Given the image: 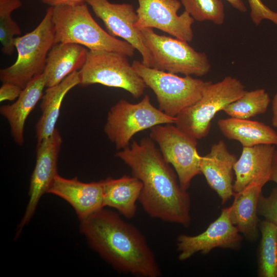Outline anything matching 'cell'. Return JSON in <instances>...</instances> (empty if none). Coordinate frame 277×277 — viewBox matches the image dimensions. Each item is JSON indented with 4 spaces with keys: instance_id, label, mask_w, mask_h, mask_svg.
Segmentation results:
<instances>
[{
    "instance_id": "1",
    "label": "cell",
    "mask_w": 277,
    "mask_h": 277,
    "mask_svg": "<svg viewBox=\"0 0 277 277\" xmlns=\"http://www.w3.org/2000/svg\"><path fill=\"white\" fill-rule=\"evenodd\" d=\"M143 184L138 200L151 217L188 227L191 222L190 198L154 141L143 137L115 155Z\"/></svg>"
},
{
    "instance_id": "2",
    "label": "cell",
    "mask_w": 277,
    "mask_h": 277,
    "mask_svg": "<svg viewBox=\"0 0 277 277\" xmlns=\"http://www.w3.org/2000/svg\"><path fill=\"white\" fill-rule=\"evenodd\" d=\"M80 222L89 245L117 270L143 277L161 274L145 236L117 213L103 208Z\"/></svg>"
},
{
    "instance_id": "3",
    "label": "cell",
    "mask_w": 277,
    "mask_h": 277,
    "mask_svg": "<svg viewBox=\"0 0 277 277\" xmlns=\"http://www.w3.org/2000/svg\"><path fill=\"white\" fill-rule=\"evenodd\" d=\"M55 44H76L89 50H104L131 57L135 49L125 41L116 38L94 19L85 3L53 7Z\"/></svg>"
},
{
    "instance_id": "4",
    "label": "cell",
    "mask_w": 277,
    "mask_h": 277,
    "mask_svg": "<svg viewBox=\"0 0 277 277\" xmlns=\"http://www.w3.org/2000/svg\"><path fill=\"white\" fill-rule=\"evenodd\" d=\"M53 7H49L38 26L23 36L14 38L17 56L15 62L0 70V80L23 89L35 75L43 73L48 54L55 44Z\"/></svg>"
},
{
    "instance_id": "5",
    "label": "cell",
    "mask_w": 277,
    "mask_h": 277,
    "mask_svg": "<svg viewBox=\"0 0 277 277\" xmlns=\"http://www.w3.org/2000/svg\"><path fill=\"white\" fill-rule=\"evenodd\" d=\"M245 91L242 82L232 76H226L216 83L208 81L201 97L175 117V125L196 140L202 139L208 135L216 114Z\"/></svg>"
},
{
    "instance_id": "6",
    "label": "cell",
    "mask_w": 277,
    "mask_h": 277,
    "mask_svg": "<svg viewBox=\"0 0 277 277\" xmlns=\"http://www.w3.org/2000/svg\"><path fill=\"white\" fill-rule=\"evenodd\" d=\"M131 65L146 86L155 94L159 109L173 117L201 97L208 83L190 75L180 76L155 69L136 60Z\"/></svg>"
},
{
    "instance_id": "7",
    "label": "cell",
    "mask_w": 277,
    "mask_h": 277,
    "mask_svg": "<svg viewBox=\"0 0 277 277\" xmlns=\"http://www.w3.org/2000/svg\"><path fill=\"white\" fill-rule=\"evenodd\" d=\"M140 30L152 59L151 68L196 76H204L210 71L211 66L207 55L196 51L188 42L158 34L152 28Z\"/></svg>"
},
{
    "instance_id": "8",
    "label": "cell",
    "mask_w": 277,
    "mask_h": 277,
    "mask_svg": "<svg viewBox=\"0 0 277 277\" xmlns=\"http://www.w3.org/2000/svg\"><path fill=\"white\" fill-rule=\"evenodd\" d=\"M175 117L170 116L155 107L148 95L135 104L121 99L110 109L104 132L117 150L130 146L137 132L161 124H175Z\"/></svg>"
},
{
    "instance_id": "9",
    "label": "cell",
    "mask_w": 277,
    "mask_h": 277,
    "mask_svg": "<svg viewBox=\"0 0 277 277\" xmlns=\"http://www.w3.org/2000/svg\"><path fill=\"white\" fill-rule=\"evenodd\" d=\"M127 56L104 50H89L86 62L78 71L80 85L93 84L123 89L138 98L147 87L128 62Z\"/></svg>"
},
{
    "instance_id": "10",
    "label": "cell",
    "mask_w": 277,
    "mask_h": 277,
    "mask_svg": "<svg viewBox=\"0 0 277 277\" xmlns=\"http://www.w3.org/2000/svg\"><path fill=\"white\" fill-rule=\"evenodd\" d=\"M150 137L174 168L181 187L187 191L192 179L201 174L197 140L172 124L154 126L150 129Z\"/></svg>"
},
{
    "instance_id": "11",
    "label": "cell",
    "mask_w": 277,
    "mask_h": 277,
    "mask_svg": "<svg viewBox=\"0 0 277 277\" xmlns=\"http://www.w3.org/2000/svg\"><path fill=\"white\" fill-rule=\"evenodd\" d=\"M136 9L138 29L150 28L164 31L175 38L188 42L192 41V25L194 19L184 11L179 15L182 4L178 0H137Z\"/></svg>"
},
{
    "instance_id": "12",
    "label": "cell",
    "mask_w": 277,
    "mask_h": 277,
    "mask_svg": "<svg viewBox=\"0 0 277 277\" xmlns=\"http://www.w3.org/2000/svg\"><path fill=\"white\" fill-rule=\"evenodd\" d=\"M62 141V136L56 128L50 136L37 144L35 165L30 177L29 200L18 225L15 238L30 221L40 199L44 193H47L54 177L58 174L57 164Z\"/></svg>"
},
{
    "instance_id": "13",
    "label": "cell",
    "mask_w": 277,
    "mask_h": 277,
    "mask_svg": "<svg viewBox=\"0 0 277 277\" xmlns=\"http://www.w3.org/2000/svg\"><path fill=\"white\" fill-rule=\"evenodd\" d=\"M86 3L103 21L111 35L120 37L131 44L140 53L142 62L152 67V59L144 45L141 31L134 26L137 15L132 5L112 3L108 0H86Z\"/></svg>"
},
{
    "instance_id": "14",
    "label": "cell",
    "mask_w": 277,
    "mask_h": 277,
    "mask_svg": "<svg viewBox=\"0 0 277 277\" xmlns=\"http://www.w3.org/2000/svg\"><path fill=\"white\" fill-rule=\"evenodd\" d=\"M242 238L229 215V208L222 210L220 216L202 233L196 235H179L177 238L179 259L185 261L197 252L209 253L215 248L238 249Z\"/></svg>"
},
{
    "instance_id": "15",
    "label": "cell",
    "mask_w": 277,
    "mask_h": 277,
    "mask_svg": "<svg viewBox=\"0 0 277 277\" xmlns=\"http://www.w3.org/2000/svg\"><path fill=\"white\" fill-rule=\"evenodd\" d=\"M47 193L58 196L69 203L80 220L105 207L102 180L84 183L76 177L68 179L57 174Z\"/></svg>"
},
{
    "instance_id": "16",
    "label": "cell",
    "mask_w": 277,
    "mask_h": 277,
    "mask_svg": "<svg viewBox=\"0 0 277 277\" xmlns=\"http://www.w3.org/2000/svg\"><path fill=\"white\" fill-rule=\"evenodd\" d=\"M238 159L228 149L225 142L213 144L210 152L202 156L200 168L210 187L218 194L222 203L234 195L233 171Z\"/></svg>"
},
{
    "instance_id": "17",
    "label": "cell",
    "mask_w": 277,
    "mask_h": 277,
    "mask_svg": "<svg viewBox=\"0 0 277 277\" xmlns=\"http://www.w3.org/2000/svg\"><path fill=\"white\" fill-rule=\"evenodd\" d=\"M275 147L264 144L243 147L233 167L235 176L233 186L234 193L242 191L252 183L264 186L270 181Z\"/></svg>"
},
{
    "instance_id": "18",
    "label": "cell",
    "mask_w": 277,
    "mask_h": 277,
    "mask_svg": "<svg viewBox=\"0 0 277 277\" xmlns=\"http://www.w3.org/2000/svg\"><path fill=\"white\" fill-rule=\"evenodd\" d=\"M46 78L44 73L35 75L22 90L17 100L0 108V113L8 122L15 142H24V126L27 118L43 95Z\"/></svg>"
},
{
    "instance_id": "19",
    "label": "cell",
    "mask_w": 277,
    "mask_h": 277,
    "mask_svg": "<svg viewBox=\"0 0 277 277\" xmlns=\"http://www.w3.org/2000/svg\"><path fill=\"white\" fill-rule=\"evenodd\" d=\"M87 48L73 43H58L50 50L43 73L46 87L61 83L71 73L78 71L84 66L88 52Z\"/></svg>"
},
{
    "instance_id": "20",
    "label": "cell",
    "mask_w": 277,
    "mask_h": 277,
    "mask_svg": "<svg viewBox=\"0 0 277 277\" xmlns=\"http://www.w3.org/2000/svg\"><path fill=\"white\" fill-rule=\"evenodd\" d=\"M264 186L252 183L234 193L229 208V218L240 233L248 241H256L259 235L258 203Z\"/></svg>"
},
{
    "instance_id": "21",
    "label": "cell",
    "mask_w": 277,
    "mask_h": 277,
    "mask_svg": "<svg viewBox=\"0 0 277 277\" xmlns=\"http://www.w3.org/2000/svg\"><path fill=\"white\" fill-rule=\"evenodd\" d=\"M80 83L78 71H75L59 84L47 87L40 104L42 115L35 125L37 144L53 133L65 96Z\"/></svg>"
},
{
    "instance_id": "22",
    "label": "cell",
    "mask_w": 277,
    "mask_h": 277,
    "mask_svg": "<svg viewBox=\"0 0 277 277\" xmlns=\"http://www.w3.org/2000/svg\"><path fill=\"white\" fill-rule=\"evenodd\" d=\"M218 127L226 138L238 141L243 147L258 145L277 146V133L263 123L233 117L220 119Z\"/></svg>"
},
{
    "instance_id": "23",
    "label": "cell",
    "mask_w": 277,
    "mask_h": 277,
    "mask_svg": "<svg viewBox=\"0 0 277 277\" xmlns=\"http://www.w3.org/2000/svg\"><path fill=\"white\" fill-rule=\"evenodd\" d=\"M105 206L116 209L127 219L133 217L136 211L143 184L134 176L124 175L118 179L108 177L102 180Z\"/></svg>"
},
{
    "instance_id": "24",
    "label": "cell",
    "mask_w": 277,
    "mask_h": 277,
    "mask_svg": "<svg viewBox=\"0 0 277 277\" xmlns=\"http://www.w3.org/2000/svg\"><path fill=\"white\" fill-rule=\"evenodd\" d=\"M276 229V225L266 220L259 224L261 234L258 255L259 277H277Z\"/></svg>"
},
{
    "instance_id": "25",
    "label": "cell",
    "mask_w": 277,
    "mask_h": 277,
    "mask_svg": "<svg viewBox=\"0 0 277 277\" xmlns=\"http://www.w3.org/2000/svg\"><path fill=\"white\" fill-rule=\"evenodd\" d=\"M270 103L268 93L263 88L245 91L239 98L229 104L223 110L230 117L249 119L265 113Z\"/></svg>"
},
{
    "instance_id": "26",
    "label": "cell",
    "mask_w": 277,
    "mask_h": 277,
    "mask_svg": "<svg viewBox=\"0 0 277 277\" xmlns=\"http://www.w3.org/2000/svg\"><path fill=\"white\" fill-rule=\"evenodd\" d=\"M22 6L20 0H0V41L2 51L11 55L15 49L14 36L20 35L21 31L17 24L13 19V11Z\"/></svg>"
},
{
    "instance_id": "27",
    "label": "cell",
    "mask_w": 277,
    "mask_h": 277,
    "mask_svg": "<svg viewBox=\"0 0 277 277\" xmlns=\"http://www.w3.org/2000/svg\"><path fill=\"white\" fill-rule=\"evenodd\" d=\"M185 11L198 22L211 21L218 25L225 18L224 5L221 0H180Z\"/></svg>"
},
{
    "instance_id": "28",
    "label": "cell",
    "mask_w": 277,
    "mask_h": 277,
    "mask_svg": "<svg viewBox=\"0 0 277 277\" xmlns=\"http://www.w3.org/2000/svg\"><path fill=\"white\" fill-rule=\"evenodd\" d=\"M258 215L277 225V186L267 196L260 194L258 203Z\"/></svg>"
},
{
    "instance_id": "29",
    "label": "cell",
    "mask_w": 277,
    "mask_h": 277,
    "mask_svg": "<svg viewBox=\"0 0 277 277\" xmlns=\"http://www.w3.org/2000/svg\"><path fill=\"white\" fill-rule=\"evenodd\" d=\"M250 8V18L256 26L267 19L277 25V12L269 9L261 0H248Z\"/></svg>"
},
{
    "instance_id": "30",
    "label": "cell",
    "mask_w": 277,
    "mask_h": 277,
    "mask_svg": "<svg viewBox=\"0 0 277 277\" xmlns=\"http://www.w3.org/2000/svg\"><path fill=\"white\" fill-rule=\"evenodd\" d=\"M23 89L19 86L9 83L3 82L0 88V101H13L17 98Z\"/></svg>"
},
{
    "instance_id": "31",
    "label": "cell",
    "mask_w": 277,
    "mask_h": 277,
    "mask_svg": "<svg viewBox=\"0 0 277 277\" xmlns=\"http://www.w3.org/2000/svg\"><path fill=\"white\" fill-rule=\"evenodd\" d=\"M44 4L54 7L62 5H78L86 3V0H42Z\"/></svg>"
},
{
    "instance_id": "32",
    "label": "cell",
    "mask_w": 277,
    "mask_h": 277,
    "mask_svg": "<svg viewBox=\"0 0 277 277\" xmlns=\"http://www.w3.org/2000/svg\"><path fill=\"white\" fill-rule=\"evenodd\" d=\"M270 181H272L277 184V150L276 149L273 157L271 172Z\"/></svg>"
},
{
    "instance_id": "33",
    "label": "cell",
    "mask_w": 277,
    "mask_h": 277,
    "mask_svg": "<svg viewBox=\"0 0 277 277\" xmlns=\"http://www.w3.org/2000/svg\"><path fill=\"white\" fill-rule=\"evenodd\" d=\"M272 124L277 129V92L275 93L272 101Z\"/></svg>"
},
{
    "instance_id": "34",
    "label": "cell",
    "mask_w": 277,
    "mask_h": 277,
    "mask_svg": "<svg viewBox=\"0 0 277 277\" xmlns=\"http://www.w3.org/2000/svg\"><path fill=\"white\" fill-rule=\"evenodd\" d=\"M233 8L241 12H245L247 8L242 0H226Z\"/></svg>"
},
{
    "instance_id": "35",
    "label": "cell",
    "mask_w": 277,
    "mask_h": 277,
    "mask_svg": "<svg viewBox=\"0 0 277 277\" xmlns=\"http://www.w3.org/2000/svg\"><path fill=\"white\" fill-rule=\"evenodd\" d=\"M276 242H277V229H276Z\"/></svg>"
}]
</instances>
